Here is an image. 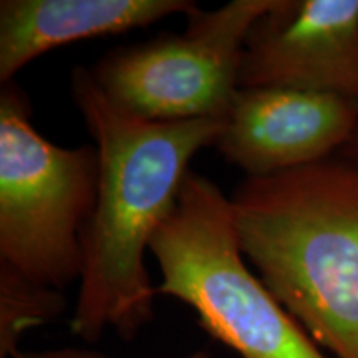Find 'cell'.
<instances>
[{"label": "cell", "instance_id": "obj_3", "mask_svg": "<svg viewBox=\"0 0 358 358\" xmlns=\"http://www.w3.org/2000/svg\"><path fill=\"white\" fill-rule=\"evenodd\" d=\"M148 250L161 271L156 294L189 306L239 358H327L245 266L231 201L209 178L186 174Z\"/></svg>", "mask_w": 358, "mask_h": 358}, {"label": "cell", "instance_id": "obj_8", "mask_svg": "<svg viewBox=\"0 0 358 358\" xmlns=\"http://www.w3.org/2000/svg\"><path fill=\"white\" fill-rule=\"evenodd\" d=\"M191 0H2L0 83L30 62L78 40L111 37L194 10Z\"/></svg>", "mask_w": 358, "mask_h": 358}, {"label": "cell", "instance_id": "obj_6", "mask_svg": "<svg viewBox=\"0 0 358 358\" xmlns=\"http://www.w3.org/2000/svg\"><path fill=\"white\" fill-rule=\"evenodd\" d=\"M237 83L358 101V0H272L245 35Z\"/></svg>", "mask_w": 358, "mask_h": 358}, {"label": "cell", "instance_id": "obj_2", "mask_svg": "<svg viewBox=\"0 0 358 358\" xmlns=\"http://www.w3.org/2000/svg\"><path fill=\"white\" fill-rule=\"evenodd\" d=\"M229 201L241 250L280 306L335 358H358V163L245 176Z\"/></svg>", "mask_w": 358, "mask_h": 358}, {"label": "cell", "instance_id": "obj_11", "mask_svg": "<svg viewBox=\"0 0 358 358\" xmlns=\"http://www.w3.org/2000/svg\"><path fill=\"white\" fill-rule=\"evenodd\" d=\"M338 155L343 156V158L358 163V128H357V131L353 133V136L350 138V140H348L347 145L342 148V151H340Z\"/></svg>", "mask_w": 358, "mask_h": 358}, {"label": "cell", "instance_id": "obj_9", "mask_svg": "<svg viewBox=\"0 0 358 358\" xmlns=\"http://www.w3.org/2000/svg\"><path fill=\"white\" fill-rule=\"evenodd\" d=\"M65 308L62 290L38 284L0 262V358H10L27 330L55 320Z\"/></svg>", "mask_w": 358, "mask_h": 358}, {"label": "cell", "instance_id": "obj_5", "mask_svg": "<svg viewBox=\"0 0 358 358\" xmlns=\"http://www.w3.org/2000/svg\"><path fill=\"white\" fill-rule=\"evenodd\" d=\"M272 0H232L187 13L185 32H166L98 58L90 73L105 96L150 122L226 120L239 83L245 35Z\"/></svg>", "mask_w": 358, "mask_h": 358}, {"label": "cell", "instance_id": "obj_4", "mask_svg": "<svg viewBox=\"0 0 358 358\" xmlns=\"http://www.w3.org/2000/svg\"><path fill=\"white\" fill-rule=\"evenodd\" d=\"M15 82L0 88V262L47 287L82 279L83 232L96 206L95 146L62 148L37 131Z\"/></svg>", "mask_w": 358, "mask_h": 358}, {"label": "cell", "instance_id": "obj_10", "mask_svg": "<svg viewBox=\"0 0 358 358\" xmlns=\"http://www.w3.org/2000/svg\"><path fill=\"white\" fill-rule=\"evenodd\" d=\"M10 358H113L105 355L101 352L87 350V348H55V350H42V352H24L17 350ZM186 358H214L208 352L201 350L187 355Z\"/></svg>", "mask_w": 358, "mask_h": 358}, {"label": "cell", "instance_id": "obj_7", "mask_svg": "<svg viewBox=\"0 0 358 358\" xmlns=\"http://www.w3.org/2000/svg\"><path fill=\"white\" fill-rule=\"evenodd\" d=\"M358 128V101L292 88H239L216 150L245 176H271L338 155Z\"/></svg>", "mask_w": 358, "mask_h": 358}, {"label": "cell", "instance_id": "obj_1", "mask_svg": "<svg viewBox=\"0 0 358 358\" xmlns=\"http://www.w3.org/2000/svg\"><path fill=\"white\" fill-rule=\"evenodd\" d=\"M70 92L100 158L71 332L95 343L113 329L133 340L153 320L158 295L145 266L151 237L176 204L191 159L216 145L226 120L138 118L115 106L85 66L71 70Z\"/></svg>", "mask_w": 358, "mask_h": 358}]
</instances>
